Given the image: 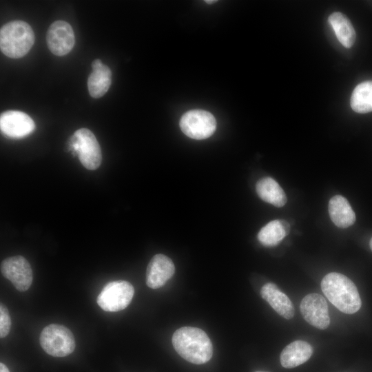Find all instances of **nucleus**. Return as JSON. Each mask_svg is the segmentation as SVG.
Returning a JSON list of instances; mask_svg holds the SVG:
<instances>
[{"label": "nucleus", "mask_w": 372, "mask_h": 372, "mask_svg": "<svg viewBox=\"0 0 372 372\" xmlns=\"http://www.w3.org/2000/svg\"><path fill=\"white\" fill-rule=\"evenodd\" d=\"M172 344L183 358L193 364H204L213 354L209 338L196 327H184L177 329L172 336Z\"/></svg>", "instance_id": "nucleus-1"}, {"label": "nucleus", "mask_w": 372, "mask_h": 372, "mask_svg": "<svg viewBox=\"0 0 372 372\" xmlns=\"http://www.w3.org/2000/svg\"><path fill=\"white\" fill-rule=\"evenodd\" d=\"M321 289L328 300L344 313H354L361 307V298L355 285L342 273L327 274L321 281Z\"/></svg>", "instance_id": "nucleus-2"}, {"label": "nucleus", "mask_w": 372, "mask_h": 372, "mask_svg": "<svg viewBox=\"0 0 372 372\" xmlns=\"http://www.w3.org/2000/svg\"><path fill=\"white\" fill-rule=\"evenodd\" d=\"M34 43V34L25 21H10L1 28L0 48L6 56L18 59L25 56Z\"/></svg>", "instance_id": "nucleus-3"}, {"label": "nucleus", "mask_w": 372, "mask_h": 372, "mask_svg": "<svg viewBox=\"0 0 372 372\" xmlns=\"http://www.w3.org/2000/svg\"><path fill=\"white\" fill-rule=\"evenodd\" d=\"M69 147L78 155L81 164L87 169H96L101 165L102 154L94 134L87 128L76 130L70 139Z\"/></svg>", "instance_id": "nucleus-4"}, {"label": "nucleus", "mask_w": 372, "mask_h": 372, "mask_svg": "<svg viewBox=\"0 0 372 372\" xmlns=\"http://www.w3.org/2000/svg\"><path fill=\"white\" fill-rule=\"evenodd\" d=\"M40 344L48 354L54 357H65L75 349V340L71 331L65 326L50 324L41 331Z\"/></svg>", "instance_id": "nucleus-5"}, {"label": "nucleus", "mask_w": 372, "mask_h": 372, "mask_svg": "<svg viewBox=\"0 0 372 372\" xmlns=\"http://www.w3.org/2000/svg\"><path fill=\"white\" fill-rule=\"evenodd\" d=\"M134 293L132 284L116 280L106 284L99 294L96 302L105 311L116 312L125 309Z\"/></svg>", "instance_id": "nucleus-6"}, {"label": "nucleus", "mask_w": 372, "mask_h": 372, "mask_svg": "<svg viewBox=\"0 0 372 372\" xmlns=\"http://www.w3.org/2000/svg\"><path fill=\"white\" fill-rule=\"evenodd\" d=\"M180 127L188 137L203 140L211 136L216 129V121L209 112L192 110L185 112L180 118Z\"/></svg>", "instance_id": "nucleus-7"}, {"label": "nucleus", "mask_w": 372, "mask_h": 372, "mask_svg": "<svg viewBox=\"0 0 372 372\" xmlns=\"http://www.w3.org/2000/svg\"><path fill=\"white\" fill-rule=\"evenodd\" d=\"M1 271L19 291L28 290L32 282V271L28 261L21 256L6 258L1 262Z\"/></svg>", "instance_id": "nucleus-8"}, {"label": "nucleus", "mask_w": 372, "mask_h": 372, "mask_svg": "<svg viewBox=\"0 0 372 372\" xmlns=\"http://www.w3.org/2000/svg\"><path fill=\"white\" fill-rule=\"evenodd\" d=\"M300 309L304 319L311 325L325 329L330 324L327 303L319 293H311L303 298Z\"/></svg>", "instance_id": "nucleus-9"}, {"label": "nucleus", "mask_w": 372, "mask_h": 372, "mask_svg": "<svg viewBox=\"0 0 372 372\" xmlns=\"http://www.w3.org/2000/svg\"><path fill=\"white\" fill-rule=\"evenodd\" d=\"M50 52L56 56L68 54L75 43L74 33L71 25L65 21L58 20L49 27L46 36Z\"/></svg>", "instance_id": "nucleus-10"}, {"label": "nucleus", "mask_w": 372, "mask_h": 372, "mask_svg": "<svg viewBox=\"0 0 372 372\" xmlns=\"http://www.w3.org/2000/svg\"><path fill=\"white\" fill-rule=\"evenodd\" d=\"M1 132L8 138H21L30 134L35 123L27 114L17 110H8L0 116Z\"/></svg>", "instance_id": "nucleus-11"}, {"label": "nucleus", "mask_w": 372, "mask_h": 372, "mask_svg": "<svg viewBox=\"0 0 372 372\" xmlns=\"http://www.w3.org/2000/svg\"><path fill=\"white\" fill-rule=\"evenodd\" d=\"M175 272L172 260L163 254H156L150 260L146 271V284L152 289L163 287Z\"/></svg>", "instance_id": "nucleus-12"}, {"label": "nucleus", "mask_w": 372, "mask_h": 372, "mask_svg": "<svg viewBox=\"0 0 372 372\" xmlns=\"http://www.w3.org/2000/svg\"><path fill=\"white\" fill-rule=\"evenodd\" d=\"M260 295L280 316L287 320L293 317V303L276 285L272 282L264 285L260 289Z\"/></svg>", "instance_id": "nucleus-13"}, {"label": "nucleus", "mask_w": 372, "mask_h": 372, "mask_svg": "<svg viewBox=\"0 0 372 372\" xmlns=\"http://www.w3.org/2000/svg\"><path fill=\"white\" fill-rule=\"evenodd\" d=\"M313 353L310 344L296 340L286 346L280 353L281 365L287 369L296 367L307 362Z\"/></svg>", "instance_id": "nucleus-14"}, {"label": "nucleus", "mask_w": 372, "mask_h": 372, "mask_svg": "<svg viewBox=\"0 0 372 372\" xmlns=\"http://www.w3.org/2000/svg\"><path fill=\"white\" fill-rule=\"evenodd\" d=\"M328 209L331 220L338 227H349L355 221L354 211L349 201L341 195H335L330 199Z\"/></svg>", "instance_id": "nucleus-15"}, {"label": "nucleus", "mask_w": 372, "mask_h": 372, "mask_svg": "<svg viewBox=\"0 0 372 372\" xmlns=\"http://www.w3.org/2000/svg\"><path fill=\"white\" fill-rule=\"evenodd\" d=\"M256 193L264 201L277 207L284 206L287 200V196L280 185L272 178L260 179L256 185Z\"/></svg>", "instance_id": "nucleus-16"}, {"label": "nucleus", "mask_w": 372, "mask_h": 372, "mask_svg": "<svg viewBox=\"0 0 372 372\" xmlns=\"http://www.w3.org/2000/svg\"><path fill=\"white\" fill-rule=\"evenodd\" d=\"M289 229V224L286 220H273L260 230L258 239L264 246H276L288 234Z\"/></svg>", "instance_id": "nucleus-17"}, {"label": "nucleus", "mask_w": 372, "mask_h": 372, "mask_svg": "<svg viewBox=\"0 0 372 372\" xmlns=\"http://www.w3.org/2000/svg\"><path fill=\"white\" fill-rule=\"evenodd\" d=\"M328 21L340 43L345 48L351 47L355 41L356 34L349 18L336 12L329 17Z\"/></svg>", "instance_id": "nucleus-18"}, {"label": "nucleus", "mask_w": 372, "mask_h": 372, "mask_svg": "<svg viewBox=\"0 0 372 372\" xmlns=\"http://www.w3.org/2000/svg\"><path fill=\"white\" fill-rule=\"evenodd\" d=\"M111 83L112 72L109 67L103 65L93 69L87 80L90 95L94 99L103 96L109 90Z\"/></svg>", "instance_id": "nucleus-19"}, {"label": "nucleus", "mask_w": 372, "mask_h": 372, "mask_svg": "<svg viewBox=\"0 0 372 372\" xmlns=\"http://www.w3.org/2000/svg\"><path fill=\"white\" fill-rule=\"evenodd\" d=\"M350 105L357 113L372 112V81H366L356 85L351 96Z\"/></svg>", "instance_id": "nucleus-20"}, {"label": "nucleus", "mask_w": 372, "mask_h": 372, "mask_svg": "<svg viewBox=\"0 0 372 372\" xmlns=\"http://www.w3.org/2000/svg\"><path fill=\"white\" fill-rule=\"evenodd\" d=\"M11 319L6 307L2 303L0 305V337H6L10 332Z\"/></svg>", "instance_id": "nucleus-21"}, {"label": "nucleus", "mask_w": 372, "mask_h": 372, "mask_svg": "<svg viewBox=\"0 0 372 372\" xmlns=\"http://www.w3.org/2000/svg\"><path fill=\"white\" fill-rule=\"evenodd\" d=\"M103 64L102 63L101 61L99 59H96L95 60H94L92 63V70L93 69H96L98 68H100L103 65Z\"/></svg>", "instance_id": "nucleus-22"}, {"label": "nucleus", "mask_w": 372, "mask_h": 372, "mask_svg": "<svg viewBox=\"0 0 372 372\" xmlns=\"http://www.w3.org/2000/svg\"><path fill=\"white\" fill-rule=\"evenodd\" d=\"M0 372H10V371L8 367L3 363H0Z\"/></svg>", "instance_id": "nucleus-23"}, {"label": "nucleus", "mask_w": 372, "mask_h": 372, "mask_svg": "<svg viewBox=\"0 0 372 372\" xmlns=\"http://www.w3.org/2000/svg\"><path fill=\"white\" fill-rule=\"evenodd\" d=\"M369 247H370L371 250L372 251V237H371V238L370 240V242H369Z\"/></svg>", "instance_id": "nucleus-24"}, {"label": "nucleus", "mask_w": 372, "mask_h": 372, "mask_svg": "<svg viewBox=\"0 0 372 372\" xmlns=\"http://www.w3.org/2000/svg\"><path fill=\"white\" fill-rule=\"evenodd\" d=\"M205 2H206L207 3L211 4V3H214V2H216V1H205Z\"/></svg>", "instance_id": "nucleus-25"}, {"label": "nucleus", "mask_w": 372, "mask_h": 372, "mask_svg": "<svg viewBox=\"0 0 372 372\" xmlns=\"http://www.w3.org/2000/svg\"><path fill=\"white\" fill-rule=\"evenodd\" d=\"M256 372H264V371H256Z\"/></svg>", "instance_id": "nucleus-26"}]
</instances>
